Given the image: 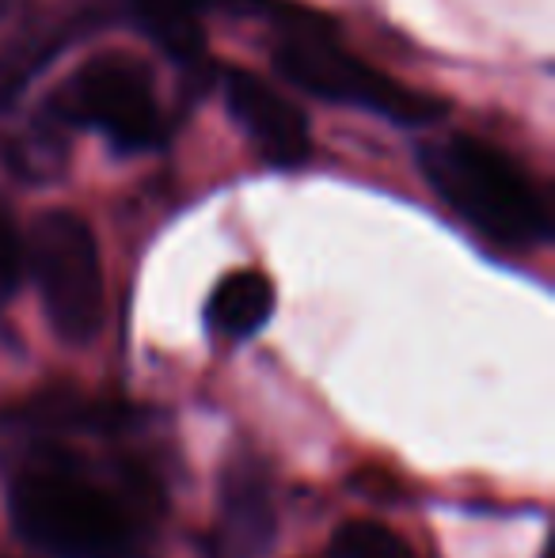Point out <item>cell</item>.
<instances>
[{
  "label": "cell",
  "instance_id": "cell-1",
  "mask_svg": "<svg viewBox=\"0 0 555 558\" xmlns=\"http://www.w3.org/2000/svg\"><path fill=\"white\" fill-rule=\"evenodd\" d=\"M0 468L15 532L46 558H156L168 494L130 407L50 391L0 411Z\"/></svg>",
  "mask_w": 555,
  "mask_h": 558
},
{
  "label": "cell",
  "instance_id": "cell-5",
  "mask_svg": "<svg viewBox=\"0 0 555 558\" xmlns=\"http://www.w3.org/2000/svg\"><path fill=\"white\" fill-rule=\"evenodd\" d=\"M61 125H92L122 153H145L164 137V114L153 76L122 53L81 65L46 107Z\"/></svg>",
  "mask_w": 555,
  "mask_h": 558
},
{
  "label": "cell",
  "instance_id": "cell-8",
  "mask_svg": "<svg viewBox=\"0 0 555 558\" xmlns=\"http://www.w3.org/2000/svg\"><path fill=\"white\" fill-rule=\"evenodd\" d=\"M275 316V286L260 270H232L206 301V327L217 338H252Z\"/></svg>",
  "mask_w": 555,
  "mask_h": 558
},
{
  "label": "cell",
  "instance_id": "cell-6",
  "mask_svg": "<svg viewBox=\"0 0 555 558\" xmlns=\"http://www.w3.org/2000/svg\"><path fill=\"white\" fill-rule=\"evenodd\" d=\"M278 544V501L270 475L255 456L225 468L217 490V524L209 532V558H270Z\"/></svg>",
  "mask_w": 555,
  "mask_h": 558
},
{
  "label": "cell",
  "instance_id": "cell-11",
  "mask_svg": "<svg viewBox=\"0 0 555 558\" xmlns=\"http://www.w3.org/2000/svg\"><path fill=\"white\" fill-rule=\"evenodd\" d=\"M331 558H415V551L388 524L347 521L331 536Z\"/></svg>",
  "mask_w": 555,
  "mask_h": 558
},
{
  "label": "cell",
  "instance_id": "cell-10",
  "mask_svg": "<svg viewBox=\"0 0 555 558\" xmlns=\"http://www.w3.org/2000/svg\"><path fill=\"white\" fill-rule=\"evenodd\" d=\"M225 4V0H137V12L145 20L148 35L164 46V50L191 58L202 46L198 20L206 8Z\"/></svg>",
  "mask_w": 555,
  "mask_h": 558
},
{
  "label": "cell",
  "instance_id": "cell-12",
  "mask_svg": "<svg viewBox=\"0 0 555 558\" xmlns=\"http://www.w3.org/2000/svg\"><path fill=\"white\" fill-rule=\"evenodd\" d=\"M23 281V240L15 232L12 217L0 206V308L15 296Z\"/></svg>",
  "mask_w": 555,
  "mask_h": 558
},
{
  "label": "cell",
  "instance_id": "cell-7",
  "mask_svg": "<svg viewBox=\"0 0 555 558\" xmlns=\"http://www.w3.org/2000/svg\"><path fill=\"white\" fill-rule=\"evenodd\" d=\"M225 104L244 130V137L263 153V160L278 163V168H301L309 160V118L293 99L281 96L275 84L244 73V69H229L225 73Z\"/></svg>",
  "mask_w": 555,
  "mask_h": 558
},
{
  "label": "cell",
  "instance_id": "cell-2",
  "mask_svg": "<svg viewBox=\"0 0 555 558\" xmlns=\"http://www.w3.org/2000/svg\"><path fill=\"white\" fill-rule=\"evenodd\" d=\"M419 168L434 194L483 235L510 251H533L552 240V209L533 179L506 153L468 137L422 141Z\"/></svg>",
  "mask_w": 555,
  "mask_h": 558
},
{
  "label": "cell",
  "instance_id": "cell-9",
  "mask_svg": "<svg viewBox=\"0 0 555 558\" xmlns=\"http://www.w3.org/2000/svg\"><path fill=\"white\" fill-rule=\"evenodd\" d=\"M69 38H73L69 27H31L0 46V114L20 104L31 81L65 50Z\"/></svg>",
  "mask_w": 555,
  "mask_h": 558
},
{
  "label": "cell",
  "instance_id": "cell-3",
  "mask_svg": "<svg viewBox=\"0 0 555 558\" xmlns=\"http://www.w3.org/2000/svg\"><path fill=\"white\" fill-rule=\"evenodd\" d=\"M275 65L293 88L309 92L316 99H327V104L362 107V111H373L388 118V122L426 125L445 114V107L437 99L403 88V84L388 81L377 69L362 65L327 31H319L312 15H301V23H286L281 27Z\"/></svg>",
  "mask_w": 555,
  "mask_h": 558
},
{
  "label": "cell",
  "instance_id": "cell-4",
  "mask_svg": "<svg viewBox=\"0 0 555 558\" xmlns=\"http://www.w3.org/2000/svg\"><path fill=\"white\" fill-rule=\"evenodd\" d=\"M23 266H31L53 335L88 345L104 327V263L92 228L69 209H50L23 243Z\"/></svg>",
  "mask_w": 555,
  "mask_h": 558
}]
</instances>
